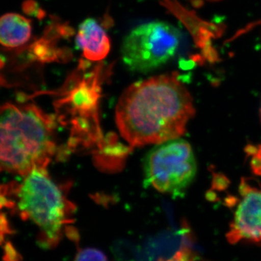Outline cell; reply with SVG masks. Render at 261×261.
Instances as JSON below:
<instances>
[{"label":"cell","instance_id":"6da1fadb","mask_svg":"<svg viewBox=\"0 0 261 261\" xmlns=\"http://www.w3.org/2000/svg\"><path fill=\"white\" fill-rule=\"evenodd\" d=\"M195 113L193 99L177 73L132 84L117 104L116 124L134 147L180 138Z\"/></svg>","mask_w":261,"mask_h":261},{"label":"cell","instance_id":"7a4b0ae2","mask_svg":"<svg viewBox=\"0 0 261 261\" xmlns=\"http://www.w3.org/2000/svg\"><path fill=\"white\" fill-rule=\"evenodd\" d=\"M1 168L27 176L47 168L56 153L55 122L34 105L6 103L1 108Z\"/></svg>","mask_w":261,"mask_h":261},{"label":"cell","instance_id":"3957f363","mask_svg":"<svg viewBox=\"0 0 261 261\" xmlns=\"http://www.w3.org/2000/svg\"><path fill=\"white\" fill-rule=\"evenodd\" d=\"M17 207L23 219L32 221L40 231L42 245L59 243L70 223V202L48 176L45 168H37L24 176L17 190Z\"/></svg>","mask_w":261,"mask_h":261},{"label":"cell","instance_id":"277c9868","mask_svg":"<svg viewBox=\"0 0 261 261\" xmlns=\"http://www.w3.org/2000/svg\"><path fill=\"white\" fill-rule=\"evenodd\" d=\"M180 43L181 34L171 24L163 21L142 24L125 37L122 60L132 71L148 73L172 59Z\"/></svg>","mask_w":261,"mask_h":261},{"label":"cell","instance_id":"5b68a950","mask_svg":"<svg viewBox=\"0 0 261 261\" xmlns=\"http://www.w3.org/2000/svg\"><path fill=\"white\" fill-rule=\"evenodd\" d=\"M145 171L147 185L162 193L179 195L197 172L191 146L180 138L157 145L146 158Z\"/></svg>","mask_w":261,"mask_h":261},{"label":"cell","instance_id":"8992f818","mask_svg":"<svg viewBox=\"0 0 261 261\" xmlns=\"http://www.w3.org/2000/svg\"><path fill=\"white\" fill-rule=\"evenodd\" d=\"M239 190L240 199L226 240L231 245L245 243L261 247V187L244 179Z\"/></svg>","mask_w":261,"mask_h":261},{"label":"cell","instance_id":"52a82bcc","mask_svg":"<svg viewBox=\"0 0 261 261\" xmlns=\"http://www.w3.org/2000/svg\"><path fill=\"white\" fill-rule=\"evenodd\" d=\"M76 46L91 61H100L111 49V41L104 29L93 18L84 20L79 27Z\"/></svg>","mask_w":261,"mask_h":261},{"label":"cell","instance_id":"ba28073f","mask_svg":"<svg viewBox=\"0 0 261 261\" xmlns=\"http://www.w3.org/2000/svg\"><path fill=\"white\" fill-rule=\"evenodd\" d=\"M32 21L18 13L3 15L0 20V42L3 47L15 48L27 44L32 36Z\"/></svg>","mask_w":261,"mask_h":261},{"label":"cell","instance_id":"9c48e42d","mask_svg":"<svg viewBox=\"0 0 261 261\" xmlns=\"http://www.w3.org/2000/svg\"><path fill=\"white\" fill-rule=\"evenodd\" d=\"M74 261H108V259L100 250L88 247L79 251Z\"/></svg>","mask_w":261,"mask_h":261},{"label":"cell","instance_id":"30bf717a","mask_svg":"<svg viewBox=\"0 0 261 261\" xmlns=\"http://www.w3.org/2000/svg\"><path fill=\"white\" fill-rule=\"evenodd\" d=\"M246 152L250 157V166L255 174L261 176V145H250L247 147Z\"/></svg>","mask_w":261,"mask_h":261},{"label":"cell","instance_id":"8fae6325","mask_svg":"<svg viewBox=\"0 0 261 261\" xmlns=\"http://www.w3.org/2000/svg\"><path fill=\"white\" fill-rule=\"evenodd\" d=\"M159 261H197V256L190 247L181 246L172 257L167 259H161Z\"/></svg>","mask_w":261,"mask_h":261},{"label":"cell","instance_id":"7c38bea8","mask_svg":"<svg viewBox=\"0 0 261 261\" xmlns=\"http://www.w3.org/2000/svg\"><path fill=\"white\" fill-rule=\"evenodd\" d=\"M23 9L25 10V13H28L29 15H36L40 14L41 10L39 9V7L37 3L34 1H27L24 3Z\"/></svg>","mask_w":261,"mask_h":261},{"label":"cell","instance_id":"4fadbf2b","mask_svg":"<svg viewBox=\"0 0 261 261\" xmlns=\"http://www.w3.org/2000/svg\"><path fill=\"white\" fill-rule=\"evenodd\" d=\"M208 1H220V0H208Z\"/></svg>","mask_w":261,"mask_h":261},{"label":"cell","instance_id":"5bb4252c","mask_svg":"<svg viewBox=\"0 0 261 261\" xmlns=\"http://www.w3.org/2000/svg\"><path fill=\"white\" fill-rule=\"evenodd\" d=\"M260 118H261V106H260Z\"/></svg>","mask_w":261,"mask_h":261}]
</instances>
